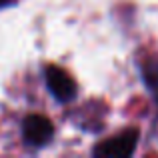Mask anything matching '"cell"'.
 Segmentation results:
<instances>
[{"mask_svg": "<svg viewBox=\"0 0 158 158\" xmlns=\"http://www.w3.org/2000/svg\"><path fill=\"white\" fill-rule=\"evenodd\" d=\"M44 80H46L48 90L52 92V96L60 102H68L76 96V84L70 78V74L66 70H62L60 66H46L44 68Z\"/></svg>", "mask_w": 158, "mask_h": 158, "instance_id": "cell-2", "label": "cell"}, {"mask_svg": "<svg viewBox=\"0 0 158 158\" xmlns=\"http://www.w3.org/2000/svg\"><path fill=\"white\" fill-rule=\"evenodd\" d=\"M16 0H0V8H6V6H10V4H14Z\"/></svg>", "mask_w": 158, "mask_h": 158, "instance_id": "cell-5", "label": "cell"}, {"mask_svg": "<svg viewBox=\"0 0 158 158\" xmlns=\"http://www.w3.org/2000/svg\"><path fill=\"white\" fill-rule=\"evenodd\" d=\"M138 136L140 132L136 128L132 130H126L122 134L114 136V138H108L102 144H98L94 148V154L96 156H110V158H126L132 156L138 146Z\"/></svg>", "mask_w": 158, "mask_h": 158, "instance_id": "cell-1", "label": "cell"}, {"mask_svg": "<svg viewBox=\"0 0 158 158\" xmlns=\"http://www.w3.org/2000/svg\"><path fill=\"white\" fill-rule=\"evenodd\" d=\"M54 134V126L46 116L30 114L22 122V138L28 146H44Z\"/></svg>", "mask_w": 158, "mask_h": 158, "instance_id": "cell-3", "label": "cell"}, {"mask_svg": "<svg viewBox=\"0 0 158 158\" xmlns=\"http://www.w3.org/2000/svg\"><path fill=\"white\" fill-rule=\"evenodd\" d=\"M140 72H142L144 86L150 90L152 98H154L156 104H158V58H148V60H144Z\"/></svg>", "mask_w": 158, "mask_h": 158, "instance_id": "cell-4", "label": "cell"}]
</instances>
